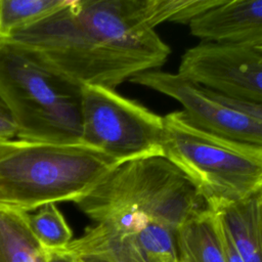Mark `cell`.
I'll return each instance as SVG.
<instances>
[{
	"mask_svg": "<svg viewBox=\"0 0 262 262\" xmlns=\"http://www.w3.org/2000/svg\"><path fill=\"white\" fill-rule=\"evenodd\" d=\"M175 232L144 216L127 214L88 227L64 251L110 262H179Z\"/></svg>",
	"mask_w": 262,
	"mask_h": 262,
	"instance_id": "obj_7",
	"label": "cell"
},
{
	"mask_svg": "<svg viewBox=\"0 0 262 262\" xmlns=\"http://www.w3.org/2000/svg\"><path fill=\"white\" fill-rule=\"evenodd\" d=\"M119 164L83 143L1 140L0 206L29 213L48 204H76Z\"/></svg>",
	"mask_w": 262,
	"mask_h": 262,
	"instance_id": "obj_3",
	"label": "cell"
},
{
	"mask_svg": "<svg viewBox=\"0 0 262 262\" xmlns=\"http://www.w3.org/2000/svg\"><path fill=\"white\" fill-rule=\"evenodd\" d=\"M0 40H1V39H0Z\"/></svg>",
	"mask_w": 262,
	"mask_h": 262,
	"instance_id": "obj_22",
	"label": "cell"
},
{
	"mask_svg": "<svg viewBox=\"0 0 262 262\" xmlns=\"http://www.w3.org/2000/svg\"><path fill=\"white\" fill-rule=\"evenodd\" d=\"M177 73L222 95L262 103V55L254 47L200 42L182 54Z\"/></svg>",
	"mask_w": 262,
	"mask_h": 262,
	"instance_id": "obj_8",
	"label": "cell"
},
{
	"mask_svg": "<svg viewBox=\"0 0 262 262\" xmlns=\"http://www.w3.org/2000/svg\"><path fill=\"white\" fill-rule=\"evenodd\" d=\"M76 205L95 223L135 214L175 231L209 209L191 181L162 156L119 164Z\"/></svg>",
	"mask_w": 262,
	"mask_h": 262,
	"instance_id": "obj_5",
	"label": "cell"
},
{
	"mask_svg": "<svg viewBox=\"0 0 262 262\" xmlns=\"http://www.w3.org/2000/svg\"><path fill=\"white\" fill-rule=\"evenodd\" d=\"M29 226L46 252L63 251L73 241V231L56 204L45 205L28 215Z\"/></svg>",
	"mask_w": 262,
	"mask_h": 262,
	"instance_id": "obj_15",
	"label": "cell"
},
{
	"mask_svg": "<svg viewBox=\"0 0 262 262\" xmlns=\"http://www.w3.org/2000/svg\"><path fill=\"white\" fill-rule=\"evenodd\" d=\"M205 88V87H204ZM207 89V88H206ZM207 91L217 100L221 101L222 103H225L235 110H238L259 121L262 122V103L257 102H251V101H245L239 99H234L225 95H222L220 93H217L215 91H212L210 89H207Z\"/></svg>",
	"mask_w": 262,
	"mask_h": 262,
	"instance_id": "obj_16",
	"label": "cell"
},
{
	"mask_svg": "<svg viewBox=\"0 0 262 262\" xmlns=\"http://www.w3.org/2000/svg\"><path fill=\"white\" fill-rule=\"evenodd\" d=\"M130 82L178 101L182 111L203 129L214 134L262 146V122L214 98L206 88L178 73L148 71Z\"/></svg>",
	"mask_w": 262,
	"mask_h": 262,
	"instance_id": "obj_9",
	"label": "cell"
},
{
	"mask_svg": "<svg viewBox=\"0 0 262 262\" xmlns=\"http://www.w3.org/2000/svg\"><path fill=\"white\" fill-rule=\"evenodd\" d=\"M16 138V127L12 117L0 98V141Z\"/></svg>",
	"mask_w": 262,
	"mask_h": 262,
	"instance_id": "obj_17",
	"label": "cell"
},
{
	"mask_svg": "<svg viewBox=\"0 0 262 262\" xmlns=\"http://www.w3.org/2000/svg\"><path fill=\"white\" fill-rule=\"evenodd\" d=\"M83 87L33 48L0 40V98L16 138L82 143Z\"/></svg>",
	"mask_w": 262,
	"mask_h": 262,
	"instance_id": "obj_2",
	"label": "cell"
},
{
	"mask_svg": "<svg viewBox=\"0 0 262 262\" xmlns=\"http://www.w3.org/2000/svg\"><path fill=\"white\" fill-rule=\"evenodd\" d=\"M215 213L244 262H262V190Z\"/></svg>",
	"mask_w": 262,
	"mask_h": 262,
	"instance_id": "obj_11",
	"label": "cell"
},
{
	"mask_svg": "<svg viewBox=\"0 0 262 262\" xmlns=\"http://www.w3.org/2000/svg\"><path fill=\"white\" fill-rule=\"evenodd\" d=\"M163 119V157L191 181L209 209L262 190V146L207 131L182 110Z\"/></svg>",
	"mask_w": 262,
	"mask_h": 262,
	"instance_id": "obj_4",
	"label": "cell"
},
{
	"mask_svg": "<svg viewBox=\"0 0 262 262\" xmlns=\"http://www.w3.org/2000/svg\"><path fill=\"white\" fill-rule=\"evenodd\" d=\"M164 119L115 89L84 85L81 142L120 163L163 157Z\"/></svg>",
	"mask_w": 262,
	"mask_h": 262,
	"instance_id": "obj_6",
	"label": "cell"
},
{
	"mask_svg": "<svg viewBox=\"0 0 262 262\" xmlns=\"http://www.w3.org/2000/svg\"><path fill=\"white\" fill-rule=\"evenodd\" d=\"M70 0H0V39L27 29L64 7Z\"/></svg>",
	"mask_w": 262,
	"mask_h": 262,
	"instance_id": "obj_14",
	"label": "cell"
},
{
	"mask_svg": "<svg viewBox=\"0 0 262 262\" xmlns=\"http://www.w3.org/2000/svg\"><path fill=\"white\" fill-rule=\"evenodd\" d=\"M49 262H77L76 259L67 251L57 252H47Z\"/></svg>",
	"mask_w": 262,
	"mask_h": 262,
	"instance_id": "obj_19",
	"label": "cell"
},
{
	"mask_svg": "<svg viewBox=\"0 0 262 262\" xmlns=\"http://www.w3.org/2000/svg\"><path fill=\"white\" fill-rule=\"evenodd\" d=\"M73 256V255H72ZM77 262H110L107 260L95 257V256H88V255H81V256H73Z\"/></svg>",
	"mask_w": 262,
	"mask_h": 262,
	"instance_id": "obj_20",
	"label": "cell"
},
{
	"mask_svg": "<svg viewBox=\"0 0 262 262\" xmlns=\"http://www.w3.org/2000/svg\"><path fill=\"white\" fill-rule=\"evenodd\" d=\"M175 238L179 262H226L220 224L211 209L186 220Z\"/></svg>",
	"mask_w": 262,
	"mask_h": 262,
	"instance_id": "obj_12",
	"label": "cell"
},
{
	"mask_svg": "<svg viewBox=\"0 0 262 262\" xmlns=\"http://www.w3.org/2000/svg\"><path fill=\"white\" fill-rule=\"evenodd\" d=\"M188 27L201 42L256 47L262 44V0H223Z\"/></svg>",
	"mask_w": 262,
	"mask_h": 262,
	"instance_id": "obj_10",
	"label": "cell"
},
{
	"mask_svg": "<svg viewBox=\"0 0 262 262\" xmlns=\"http://www.w3.org/2000/svg\"><path fill=\"white\" fill-rule=\"evenodd\" d=\"M255 48V50L260 54V55H262V44H260V45H258V46H256V47H254Z\"/></svg>",
	"mask_w": 262,
	"mask_h": 262,
	"instance_id": "obj_21",
	"label": "cell"
},
{
	"mask_svg": "<svg viewBox=\"0 0 262 262\" xmlns=\"http://www.w3.org/2000/svg\"><path fill=\"white\" fill-rule=\"evenodd\" d=\"M8 39L38 51L83 86L115 90L141 73L160 70L168 59L122 40L103 0H70L47 18Z\"/></svg>",
	"mask_w": 262,
	"mask_h": 262,
	"instance_id": "obj_1",
	"label": "cell"
},
{
	"mask_svg": "<svg viewBox=\"0 0 262 262\" xmlns=\"http://www.w3.org/2000/svg\"><path fill=\"white\" fill-rule=\"evenodd\" d=\"M215 212V211H214ZM219 221V220H218ZM220 224V222H219ZM220 229H221V234H222V241H223V247H224V252H225V261L226 262H244L243 258L236 251L232 241L230 239L229 235L226 233V231L222 228L220 224Z\"/></svg>",
	"mask_w": 262,
	"mask_h": 262,
	"instance_id": "obj_18",
	"label": "cell"
},
{
	"mask_svg": "<svg viewBox=\"0 0 262 262\" xmlns=\"http://www.w3.org/2000/svg\"><path fill=\"white\" fill-rule=\"evenodd\" d=\"M28 215L0 206V262H49L29 226Z\"/></svg>",
	"mask_w": 262,
	"mask_h": 262,
	"instance_id": "obj_13",
	"label": "cell"
}]
</instances>
